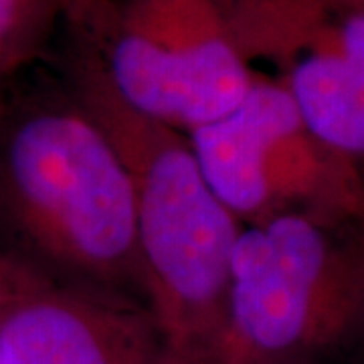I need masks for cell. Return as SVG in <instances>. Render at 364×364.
Segmentation results:
<instances>
[{
    "instance_id": "1",
    "label": "cell",
    "mask_w": 364,
    "mask_h": 364,
    "mask_svg": "<svg viewBox=\"0 0 364 364\" xmlns=\"http://www.w3.org/2000/svg\"><path fill=\"white\" fill-rule=\"evenodd\" d=\"M14 81L0 91V245L65 284L146 308L136 196L116 144L67 77Z\"/></svg>"
},
{
    "instance_id": "2",
    "label": "cell",
    "mask_w": 364,
    "mask_h": 364,
    "mask_svg": "<svg viewBox=\"0 0 364 364\" xmlns=\"http://www.w3.org/2000/svg\"><path fill=\"white\" fill-rule=\"evenodd\" d=\"M65 77L130 172L146 310L164 364H210L241 225L210 191L182 132L132 112L73 55Z\"/></svg>"
},
{
    "instance_id": "3",
    "label": "cell",
    "mask_w": 364,
    "mask_h": 364,
    "mask_svg": "<svg viewBox=\"0 0 364 364\" xmlns=\"http://www.w3.org/2000/svg\"><path fill=\"white\" fill-rule=\"evenodd\" d=\"M364 330V221L241 225L210 364H308Z\"/></svg>"
},
{
    "instance_id": "4",
    "label": "cell",
    "mask_w": 364,
    "mask_h": 364,
    "mask_svg": "<svg viewBox=\"0 0 364 364\" xmlns=\"http://www.w3.org/2000/svg\"><path fill=\"white\" fill-rule=\"evenodd\" d=\"M63 26L122 104L182 134L231 112L255 77L219 0H69Z\"/></svg>"
},
{
    "instance_id": "5",
    "label": "cell",
    "mask_w": 364,
    "mask_h": 364,
    "mask_svg": "<svg viewBox=\"0 0 364 364\" xmlns=\"http://www.w3.org/2000/svg\"><path fill=\"white\" fill-rule=\"evenodd\" d=\"M184 136L239 225L286 213L364 221V172L310 130L275 79L255 71L231 112Z\"/></svg>"
},
{
    "instance_id": "6",
    "label": "cell",
    "mask_w": 364,
    "mask_h": 364,
    "mask_svg": "<svg viewBox=\"0 0 364 364\" xmlns=\"http://www.w3.org/2000/svg\"><path fill=\"white\" fill-rule=\"evenodd\" d=\"M249 67L289 93L310 130L364 172L363 0H219Z\"/></svg>"
},
{
    "instance_id": "7",
    "label": "cell",
    "mask_w": 364,
    "mask_h": 364,
    "mask_svg": "<svg viewBox=\"0 0 364 364\" xmlns=\"http://www.w3.org/2000/svg\"><path fill=\"white\" fill-rule=\"evenodd\" d=\"M2 364H164L148 310L71 286L0 245Z\"/></svg>"
},
{
    "instance_id": "8",
    "label": "cell",
    "mask_w": 364,
    "mask_h": 364,
    "mask_svg": "<svg viewBox=\"0 0 364 364\" xmlns=\"http://www.w3.org/2000/svg\"><path fill=\"white\" fill-rule=\"evenodd\" d=\"M69 0H0V91L39 59L63 26Z\"/></svg>"
},
{
    "instance_id": "9",
    "label": "cell",
    "mask_w": 364,
    "mask_h": 364,
    "mask_svg": "<svg viewBox=\"0 0 364 364\" xmlns=\"http://www.w3.org/2000/svg\"><path fill=\"white\" fill-rule=\"evenodd\" d=\"M0 364H2V356H0Z\"/></svg>"
},
{
    "instance_id": "10",
    "label": "cell",
    "mask_w": 364,
    "mask_h": 364,
    "mask_svg": "<svg viewBox=\"0 0 364 364\" xmlns=\"http://www.w3.org/2000/svg\"><path fill=\"white\" fill-rule=\"evenodd\" d=\"M363 338H364V330H363Z\"/></svg>"
},
{
    "instance_id": "11",
    "label": "cell",
    "mask_w": 364,
    "mask_h": 364,
    "mask_svg": "<svg viewBox=\"0 0 364 364\" xmlns=\"http://www.w3.org/2000/svg\"><path fill=\"white\" fill-rule=\"evenodd\" d=\"M363 2H364V0H363Z\"/></svg>"
}]
</instances>
